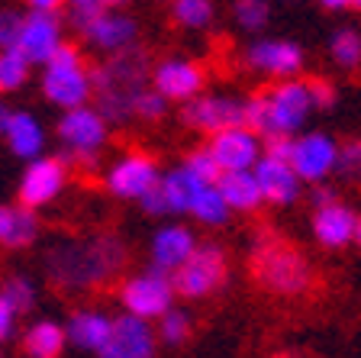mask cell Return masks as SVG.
Masks as SVG:
<instances>
[{
    "mask_svg": "<svg viewBox=\"0 0 361 358\" xmlns=\"http://www.w3.org/2000/svg\"><path fill=\"white\" fill-rule=\"evenodd\" d=\"M129 249L116 232H94L84 239H65L45 255V275L61 291H94L126 268Z\"/></svg>",
    "mask_w": 361,
    "mask_h": 358,
    "instance_id": "1",
    "label": "cell"
},
{
    "mask_svg": "<svg viewBox=\"0 0 361 358\" xmlns=\"http://www.w3.org/2000/svg\"><path fill=\"white\" fill-rule=\"evenodd\" d=\"M248 278L271 297H307L316 287V265L293 239L262 226L248 249Z\"/></svg>",
    "mask_w": 361,
    "mask_h": 358,
    "instance_id": "2",
    "label": "cell"
},
{
    "mask_svg": "<svg viewBox=\"0 0 361 358\" xmlns=\"http://www.w3.org/2000/svg\"><path fill=\"white\" fill-rule=\"evenodd\" d=\"M90 88L97 107L94 110L104 117V123H129L135 110V100L152 88V59L142 45L129 52L110 55L104 65L90 71Z\"/></svg>",
    "mask_w": 361,
    "mask_h": 358,
    "instance_id": "3",
    "label": "cell"
},
{
    "mask_svg": "<svg viewBox=\"0 0 361 358\" xmlns=\"http://www.w3.org/2000/svg\"><path fill=\"white\" fill-rule=\"evenodd\" d=\"M42 94L45 100H52L61 110L87 107V100L94 97V88H90V71L78 52V45L65 42L52 55V61L42 71Z\"/></svg>",
    "mask_w": 361,
    "mask_h": 358,
    "instance_id": "4",
    "label": "cell"
},
{
    "mask_svg": "<svg viewBox=\"0 0 361 358\" xmlns=\"http://www.w3.org/2000/svg\"><path fill=\"white\" fill-rule=\"evenodd\" d=\"M229 281V255L219 242H197L190 258L171 275L174 297L200 300L216 294Z\"/></svg>",
    "mask_w": 361,
    "mask_h": 358,
    "instance_id": "5",
    "label": "cell"
},
{
    "mask_svg": "<svg viewBox=\"0 0 361 358\" xmlns=\"http://www.w3.org/2000/svg\"><path fill=\"white\" fill-rule=\"evenodd\" d=\"M258 97H262V110H264L262 139H268V136H293L307 123L310 110H313L307 81H300V78L268 84V88L258 90Z\"/></svg>",
    "mask_w": 361,
    "mask_h": 358,
    "instance_id": "6",
    "label": "cell"
},
{
    "mask_svg": "<svg viewBox=\"0 0 361 358\" xmlns=\"http://www.w3.org/2000/svg\"><path fill=\"white\" fill-rule=\"evenodd\" d=\"M120 304L129 316H135V320H145V323L161 320V316L174 306L171 278L155 271V268L126 278L120 287Z\"/></svg>",
    "mask_w": 361,
    "mask_h": 358,
    "instance_id": "7",
    "label": "cell"
},
{
    "mask_svg": "<svg viewBox=\"0 0 361 358\" xmlns=\"http://www.w3.org/2000/svg\"><path fill=\"white\" fill-rule=\"evenodd\" d=\"M59 139L68 149V155H75L78 162L94 165L97 152L106 142V123L94 107H78V110H65L59 119Z\"/></svg>",
    "mask_w": 361,
    "mask_h": 358,
    "instance_id": "8",
    "label": "cell"
},
{
    "mask_svg": "<svg viewBox=\"0 0 361 358\" xmlns=\"http://www.w3.org/2000/svg\"><path fill=\"white\" fill-rule=\"evenodd\" d=\"M203 84H207V71L194 59H165L152 65V90L168 104H190L194 97H200Z\"/></svg>",
    "mask_w": 361,
    "mask_h": 358,
    "instance_id": "9",
    "label": "cell"
},
{
    "mask_svg": "<svg viewBox=\"0 0 361 358\" xmlns=\"http://www.w3.org/2000/svg\"><path fill=\"white\" fill-rule=\"evenodd\" d=\"M180 123L213 139L226 129L242 126V100L226 97V94H200V97L180 107Z\"/></svg>",
    "mask_w": 361,
    "mask_h": 358,
    "instance_id": "10",
    "label": "cell"
},
{
    "mask_svg": "<svg viewBox=\"0 0 361 358\" xmlns=\"http://www.w3.org/2000/svg\"><path fill=\"white\" fill-rule=\"evenodd\" d=\"M158 181H161V174H158L155 158L145 155V152H129L120 162L110 165V172H106V191H110L113 197H120V201H142Z\"/></svg>",
    "mask_w": 361,
    "mask_h": 358,
    "instance_id": "11",
    "label": "cell"
},
{
    "mask_svg": "<svg viewBox=\"0 0 361 358\" xmlns=\"http://www.w3.org/2000/svg\"><path fill=\"white\" fill-rule=\"evenodd\" d=\"M65 184H68L65 158H49V155L36 158V162L26 165V172L20 178V207L36 213L39 207L52 203L65 191Z\"/></svg>",
    "mask_w": 361,
    "mask_h": 358,
    "instance_id": "12",
    "label": "cell"
},
{
    "mask_svg": "<svg viewBox=\"0 0 361 358\" xmlns=\"http://www.w3.org/2000/svg\"><path fill=\"white\" fill-rule=\"evenodd\" d=\"M252 71H262L278 81H293L303 71V49L293 39H255L245 49Z\"/></svg>",
    "mask_w": 361,
    "mask_h": 358,
    "instance_id": "13",
    "label": "cell"
},
{
    "mask_svg": "<svg viewBox=\"0 0 361 358\" xmlns=\"http://www.w3.org/2000/svg\"><path fill=\"white\" fill-rule=\"evenodd\" d=\"M336 158H338V142L326 133H307L300 139H293V155L290 168L293 174L310 184H323L332 172H336Z\"/></svg>",
    "mask_w": 361,
    "mask_h": 358,
    "instance_id": "14",
    "label": "cell"
},
{
    "mask_svg": "<svg viewBox=\"0 0 361 358\" xmlns=\"http://www.w3.org/2000/svg\"><path fill=\"white\" fill-rule=\"evenodd\" d=\"M213 162L219 165L223 174H233V172H252L258 162H262V139L248 129H226V133L213 136L207 142Z\"/></svg>",
    "mask_w": 361,
    "mask_h": 358,
    "instance_id": "15",
    "label": "cell"
},
{
    "mask_svg": "<svg viewBox=\"0 0 361 358\" xmlns=\"http://www.w3.org/2000/svg\"><path fill=\"white\" fill-rule=\"evenodd\" d=\"M65 39H61V20L39 13H23L20 36H16V49L30 65H49L52 55L59 52Z\"/></svg>",
    "mask_w": 361,
    "mask_h": 358,
    "instance_id": "16",
    "label": "cell"
},
{
    "mask_svg": "<svg viewBox=\"0 0 361 358\" xmlns=\"http://www.w3.org/2000/svg\"><path fill=\"white\" fill-rule=\"evenodd\" d=\"M155 355V329L145 320L123 314L113 320L110 339L97 358H152Z\"/></svg>",
    "mask_w": 361,
    "mask_h": 358,
    "instance_id": "17",
    "label": "cell"
},
{
    "mask_svg": "<svg viewBox=\"0 0 361 358\" xmlns=\"http://www.w3.org/2000/svg\"><path fill=\"white\" fill-rule=\"evenodd\" d=\"M84 39H87V45H94L97 52H106V59H110V55L129 52V49L139 45L135 42L139 39V23H135V16L123 13L120 7H110L84 32Z\"/></svg>",
    "mask_w": 361,
    "mask_h": 358,
    "instance_id": "18",
    "label": "cell"
},
{
    "mask_svg": "<svg viewBox=\"0 0 361 358\" xmlns=\"http://www.w3.org/2000/svg\"><path fill=\"white\" fill-rule=\"evenodd\" d=\"M194 249H197V239L188 226H180V223L161 226V229L152 236V268L171 278L174 271L190 258Z\"/></svg>",
    "mask_w": 361,
    "mask_h": 358,
    "instance_id": "19",
    "label": "cell"
},
{
    "mask_svg": "<svg viewBox=\"0 0 361 358\" xmlns=\"http://www.w3.org/2000/svg\"><path fill=\"white\" fill-rule=\"evenodd\" d=\"M258 181V191H262L264 203H274V207H290L297 197H300V178L293 174L290 165L274 162V158H264L252 168Z\"/></svg>",
    "mask_w": 361,
    "mask_h": 358,
    "instance_id": "20",
    "label": "cell"
},
{
    "mask_svg": "<svg viewBox=\"0 0 361 358\" xmlns=\"http://www.w3.org/2000/svg\"><path fill=\"white\" fill-rule=\"evenodd\" d=\"M355 223H358V213L352 207H345L342 201L329 203V207L313 210V236L323 249H342L355 239Z\"/></svg>",
    "mask_w": 361,
    "mask_h": 358,
    "instance_id": "21",
    "label": "cell"
},
{
    "mask_svg": "<svg viewBox=\"0 0 361 358\" xmlns=\"http://www.w3.org/2000/svg\"><path fill=\"white\" fill-rule=\"evenodd\" d=\"M110 329H113V316L100 314V310H78L71 314V320L65 323V339L75 349L81 352H97L106 345L110 339Z\"/></svg>",
    "mask_w": 361,
    "mask_h": 358,
    "instance_id": "22",
    "label": "cell"
},
{
    "mask_svg": "<svg viewBox=\"0 0 361 358\" xmlns=\"http://www.w3.org/2000/svg\"><path fill=\"white\" fill-rule=\"evenodd\" d=\"M4 139H7L10 152H13L16 158H26V165L36 162V158H42L45 129H42V123H39L30 110H16L13 117H10Z\"/></svg>",
    "mask_w": 361,
    "mask_h": 358,
    "instance_id": "23",
    "label": "cell"
},
{
    "mask_svg": "<svg viewBox=\"0 0 361 358\" xmlns=\"http://www.w3.org/2000/svg\"><path fill=\"white\" fill-rule=\"evenodd\" d=\"M216 191L223 197V203L229 207V213H252V210L262 207V191H258V181L252 172H233L223 174L216 181Z\"/></svg>",
    "mask_w": 361,
    "mask_h": 358,
    "instance_id": "24",
    "label": "cell"
},
{
    "mask_svg": "<svg viewBox=\"0 0 361 358\" xmlns=\"http://www.w3.org/2000/svg\"><path fill=\"white\" fill-rule=\"evenodd\" d=\"M65 326L55 320H36L23 333V349L30 358H59L65 352Z\"/></svg>",
    "mask_w": 361,
    "mask_h": 358,
    "instance_id": "25",
    "label": "cell"
},
{
    "mask_svg": "<svg viewBox=\"0 0 361 358\" xmlns=\"http://www.w3.org/2000/svg\"><path fill=\"white\" fill-rule=\"evenodd\" d=\"M158 187H161L168 213H190V203H194L197 191H200V181L180 165V168H171V172L161 174Z\"/></svg>",
    "mask_w": 361,
    "mask_h": 358,
    "instance_id": "26",
    "label": "cell"
},
{
    "mask_svg": "<svg viewBox=\"0 0 361 358\" xmlns=\"http://www.w3.org/2000/svg\"><path fill=\"white\" fill-rule=\"evenodd\" d=\"M171 20L180 30H207L216 20V7H213L210 0H174Z\"/></svg>",
    "mask_w": 361,
    "mask_h": 358,
    "instance_id": "27",
    "label": "cell"
},
{
    "mask_svg": "<svg viewBox=\"0 0 361 358\" xmlns=\"http://www.w3.org/2000/svg\"><path fill=\"white\" fill-rule=\"evenodd\" d=\"M329 55L338 68H358L361 65V30L355 26H338L329 36Z\"/></svg>",
    "mask_w": 361,
    "mask_h": 358,
    "instance_id": "28",
    "label": "cell"
},
{
    "mask_svg": "<svg viewBox=\"0 0 361 358\" xmlns=\"http://www.w3.org/2000/svg\"><path fill=\"white\" fill-rule=\"evenodd\" d=\"M190 217L207 223V226H223L226 220H229V207L223 203L216 184H200L194 203H190Z\"/></svg>",
    "mask_w": 361,
    "mask_h": 358,
    "instance_id": "29",
    "label": "cell"
},
{
    "mask_svg": "<svg viewBox=\"0 0 361 358\" xmlns=\"http://www.w3.org/2000/svg\"><path fill=\"white\" fill-rule=\"evenodd\" d=\"M39 236V217L26 207H13L10 210V226L7 236H4V246L7 249H26L32 246Z\"/></svg>",
    "mask_w": 361,
    "mask_h": 358,
    "instance_id": "30",
    "label": "cell"
},
{
    "mask_svg": "<svg viewBox=\"0 0 361 358\" xmlns=\"http://www.w3.org/2000/svg\"><path fill=\"white\" fill-rule=\"evenodd\" d=\"M0 297L7 300L10 306H13V314H30L32 306H36L39 300V291H36V281L26 275H13L4 281V287H0Z\"/></svg>",
    "mask_w": 361,
    "mask_h": 358,
    "instance_id": "31",
    "label": "cell"
},
{
    "mask_svg": "<svg viewBox=\"0 0 361 358\" xmlns=\"http://www.w3.org/2000/svg\"><path fill=\"white\" fill-rule=\"evenodd\" d=\"M30 61L20 55V49H4L0 52V94H10V90H20L30 78Z\"/></svg>",
    "mask_w": 361,
    "mask_h": 358,
    "instance_id": "32",
    "label": "cell"
},
{
    "mask_svg": "<svg viewBox=\"0 0 361 358\" xmlns=\"http://www.w3.org/2000/svg\"><path fill=\"white\" fill-rule=\"evenodd\" d=\"M110 7H116V4H106V0H71V4H65V16H68V23L84 36V32H87Z\"/></svg>",
    "mask_w": 361,
    "mask_h": 358,
    "instance_id": "33",
    "label": "cell"
},
{
    "mask_svg": "<svg viewBox=\"0 0 361 358\" xmlns=\"http://www.w3.org/2000/svg\"><path fill=\"white\" fill-rule=\"evenodd\" d=\"M229 13H233L235 26H242L248 32H258L271 20V4H264V0H235L229 7Z\"/></svg>",
    "mask_w": 361,
    "mask_h": 358,
    "instance_id": "34",
    "label": "cell"
},
{
    "mask_svg": "<svg viewBox=\"0 0 361 358\" xmlns=\"http://www.w3.org/2000/svg\"><path fill=\"white\" fill-rule=\"evenodd\" d=\"M190 314L188 310H178V306H171L161 320H158V336H161V342L168 345H180L190 339Z\"/></svg>",
    "mask_w": 361,
    "mask_h": 358,
    "instance_id": "35",
    "label": "cell"
},
{
    "mask_svg": "<svg viewBox=\"0 0 361 358\" xmlns=\"http://www.w3.org/2000/svg\"><path fill=\"white\" fill-rule=\"evenodd\" d=\"M336 172H338V178L352 181V184H361V136L338 142Z\"/></svg>",
    "mask_w": 361,
    "mask_h": 358,
    "instance_id": "36",
    "label": "cell"
},
{
    "mask_svg": "<svg viewBox=\"0 0 361 358\" xmlns=\"http://www.w3.org/2000/svg\"><path fill=\"white\" fill-rule=\"evenodd\" d=\"M184 168H188L190 174H194L200 184H216L219 178H223V172H219V165L213 162L210 149L207 145H200V149H194L188 158H184Z\"/></svg>",
    "mask_w": 361,
    "mask_h": 358,
    "instance_id": "37",
    "label": "cell"
},
{
    "mask_svg": "<svg viewBox=\"0 0 361 358\" xmlns=\"http://www.w3.org/2000/svg\"><path fill=\"white\" fill-rule=\"evenodd\" d=\"M165 110H168V100H161L155 94V90H145L142 97L135 100V110H133V117L135 119H142V123H158V119L165 117Z\"/></svg>",
    "mask_w": 361,
    "mask_h": 358,
    "instance_id": "38",
    "label": "cell"
},
{
    "mask_svg": "<svg viewBox=\"0 0 361 358\" xmlns=\"http://www.w3.org/2000/svg\"><path fill=\"white\" fill-rule=\"evenodd\" d=\"M307 90H310V104L313 110H329L336 104V84L329 78H307Z\"/></svg>",
    "mask_w": 361,
    "mask_h": 358,
    "instance_id": "39",
    "label": "cell"
},
{
    "mask_svg": "<svg viewBox=\"0 0 361 358\" xmlns=\"http://www.w3.org/2000/svg\"><path fill=\"white\" fill-rule=\"evenodd\" d=\"M20 23H23V13H16V10H10V7H0V52H4V49H16Z\"/></svg>",
    "mask_w": 361,
    "mask_h": 358,
    "instance_id": "40",
    "label": "cell"
},
{
    "mask_svg": "<svg viewBox=\"0 0 361 358\" xmlns=\"http://www.w3.org/2000/svg\"><path fill=\"white\" fill-rule=\"evenodd\" d=\"M262 155H264V158H274V162L290 165L293 136H268V139H262Z\"/></svg>",
    "mask_w": 361,
    "mask_h": 358,
    "instance_id": "41",
    "label": "cell"
},
{
    "mask_svg": "<svg viewBox=\"0 0 361 358\" xmlns=\"http://www.w3.org/2000/svg\"><path fill=\"white\" fill-rule=\"evenodd\" d=\"M139 207L145 210V213H149V217H165L168 213V207H165V197H161V187H152L149 194L142 197V201H139Z\"/></svg>",
    "mask_w": 361,
    "mask_h": 358,
    "instance_id": "42",
    "label": "cell"
},
{
    "mask_svg": "<svg viewBox=\"0 0 361 358\" xmlns=\"http://www.w3.org/2000/svg\"><path fill=\"white\" fill-rule=\"evenodd\" d=\"M16 320H20V316L13 314V306L0 297V342H7V339L16 333Z\"/></svg>",
    "mask_w": 361,
    "mask_h": 358,
    "instance_id": "43",
    "label": "cell"
},
{
    "mask_svg": "<svg viewBox=\"0 0 361 358\" xmlns=\"http://www.w3.org/2000/svg\"><path fill=\"white\" fill-rule=\"evenodd\" d=\"M26 13H39V16H52V20H61V13H65V4H59V0H32Z\"/></svg>",
    "mask_w": 361,
    "mask_h": 358,
    "instance_id": "44",
    "label": "cell"
},
{
    "mask_svg": "<svg viewBox=\"0 0 361 358\" xmlns=\"http://www.w3.org/2000/svg\"><path fill=\"white\" fill-rule=\"evenodd\" d=\"M310 201H313V207L319 210V207H329V203H336L338 194L332 191L329 184H313V191H310Z\"/></svg>",
    "mask_w": 361,
    "mask_h": 358,
    "instance_id": "45",
    "label": "cell"
},
{
    "mask_svg": "<svg viewBox=\"0 0 361 358\" xmlns=\"http://www.w3.org/2000/svg\"><path fill=\"white\" fill-rule=\"evenodd\" d=\"M10 117H13V110L7 107V100L0 97V136L7 133V123H10Z\"/></svg>",
    "mask_w": 361,
    "mask_h": 358,
    "instance_id": "46",
    "label": "cell"
},
{
    "mask_svg": "<svg viewBox=\"0 0 361 358\" xmlns=\"http://www.w3.org/2000/svg\"><path fill=\"white\" fill-rule=\"evenodd\" d=\"M7 226H10V207H0V242L7 236Z\"/></svg>",
    "mask_w": 361,
    "mask_h": 358,
    "instance_id": "47",
    "label": "cell"
},
{
    "mask_svg": "<svg viewBox=\"0 0 361 358\" xmlns=\"http://www.w3.org/2000/svg\"><path fill=\"white\" fill-rule=\"evenodd\" d=\"M352 242L361 249V213H358V223H355V239H352Z\"/></svg>",
    "mask_w": 361,
    "mask_h": 358,
    "instance_id": "48",
    "label": "cell"
},
{
    "mask_svg": "<svg viewBox=\"0 0 361 358\" xmlns=\"http://www.w3.org/2000/svg\"><path fill=\"white\" fill-rule=\"evenodd\" d=\"M0 358H4V355H0Z\"/></svg>",
    "mask_w": 361,
    "mask_h": 358,
    "instance_id": "49",
    "label": "cell"
}]
</instances>
